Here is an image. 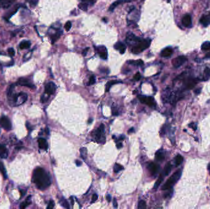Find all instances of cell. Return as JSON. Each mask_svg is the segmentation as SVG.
Instances as JSON below:
<instances>
[{
	"label": "cell",
	"mask_w": 210,
	"mask_h": 209,
	"mask_svg": "<svg viewBox=\"0 0 210 209\" xmlns=\"http://www.w3.org/2000/svg\"><path fill=\"white\" fill-rule=\"evenodd\" d=\"M16 0H0V8L3 9L9 8Z\"/></svg>",
	"instance_id": "obj_13"
},
{
	"label": "cell",
	"mask_w": 210,
	"mask_h": 209,
	"mask_svg": "<svg viewBox=\"0 0 210 209\" xmlns=\"http://www.w3.org/2000/svg\"><path fill=\"white\" fill-rule=\"evenodd\" d=\"M171 169H172V165L170 163H168L165 166V168H164V174L165 176L168 175L170 174V173L171 172Z\"/></svg>",
	"instance_id": "obj_24"
},
{
	"label": "cell",
	"mask_w": 210,
	"mask_h": 209,
	"mask_svg": "<svg viewBox=\"0 0 210 209\" xmlns=\"http://www.w3.org/2000/svg\"><path fill=\"white\" fill-rule=\"evenodd\" d=\"M134 131H135V129H134L133 128H131L129 130H128V133H133Z\"/></svg>",
	"instance_id": "obj_55"
},
{
	"label": "cell",
	"mask_w": 210,
	"mask_h": 209,
	"mask_svg": "<svg viewBox=\"0 0 210 209\" xmlns=\"http://www.w3.org/2000/svg\"><path fill=\"white\" fill-rule=\"evenodd\" d=\"M155 159L157 161H162L165 159V154L162 150H158L155 153Z\"/></svg>",
	"instance_id": "obj_23"
},
{
	"label": "cell",
	"mask_w": 210,
	"mask_h": 209,
	"mask_svg": "<svg viewBox=\"0 0 210 209\" xmlns=\"http://www.w3.org/2000/svg\"><path fill=\"white\" fill-rule=\"evenodd\" d=\"M27 98H28V95L25 93L21 92L17 94H14L12 100L15 104V106H18L25 102L27 100Z\"/></svg>",
	"instance_id": "obj_4"
},
{
	"label": "cell",
	"mask_w": 210,
	"mask_h": 209,
	"mask_svg": "<svg viewBox=\"0 0 210 209\" xmlns=\"http://www.w3.org/2000/svg\"><path fill=\"white\" fill-rule=\"evenodd\" d=\"M78 7H79V9H81V10L84 11H87L88 9V4L85 2H82L81 3L79 4L78 5Z\"/></svg>",
	"instance_id": "obj_33"
},
{
	"label": "cell",
	"mask_w": 210,
	"mask_h": 209,
	"mask_svg": "<svg viewBox=\"0 0 210 209\" xmlns=\"http://www.w3.org/2000/svg\"><path fill=\"white\" fill-rule=\"evenodd\" d=\"M38 0H28V3H30V4H31V6H36L38 3Z\"/></svg>",
	"instance_id": "obj_44"
},
{
	"label": "cell",
	"mask_w": 210,
	"mask_h": 209,
	"mask_svg": "<svg viewBox=\"0 0 210 209\" xmlns=\"http://www.w3.org/2000/svg\"><path fill=\"white\" fill-rule=\"evenodd\" d=\"M92 120H93L92 118H91V119H89V120H88V123H91L92 122Z\"/></svg>",
	"instance_id": "obj_60"
},
{
	"label": "cell",
	"mask_w": 210,
	"mask_h": 209,
	"mask_svg": "<svg viewBox=\"0 0 210 209\" xmlns=\"http://www.w3.org/2000/svg\"><path fill=\"white\" fill-rule=\"evenodd\" d=\"M182 23L184 27H190L192 25V18L189 14H185L182 19Z\"/></svg>",
	"instance_id": "obj_14"
},
{
	"label": "cell",
	"mask_w": 210,
	"mask_h": 209,
	"mask_svg": "<svg viewBox=\"0 0 210 209\" xmlns=\"http://www.w3.org/2000/svg\"><path fill=\"white\" fill-rule=\"evenodd\" d=\"M119 82H120L116 81H111L108 82H107L106 85V92H108L109 90H110V88H111V87H112V85H114V84H118V83H119Z\"/></svg>",
	"instance_id": "obj_27"
},
{
	"label": "cell",
	"mask_w": 210,
	"mask_h": 209,
	"mask_svg": "<svg viewBox=\"0 0 210 209\" xmlns=\"http://www.w3.org/2000/svg\"><path fill=\"white\" fill-rule=\"evenodd\" d=\"M181 174H182L181 169H179L178 171L175 172L168 178V180L166 181V183L163 185V187H162V190H170L171 188H172L173 186L179 180L180 177H181Z\"/></svg>",
	"instance_id": "obj_3"
},
{
	"label": "cell",
	"mask_w": 210,
	"mask_h": 209,
	"mask_svg": "<svg viewBox=\"0 0 210 209\" xmlns=\"http://www.w3.org/2000/svg\"><path fill=\"white\" fill-rule=\"evenodd\" d=\"M151 40L150 39H141L138 43L131 48V52L134 54H138L142 52L148 48L150 46Z\"/></svg>",
	"instance_id": "obj_2"
},
{
	"label": "cell",
	"mask_w": 210,
	"mask_h": 209,
	"mask_svg": "<svg viewBox=\"0 0 210 209\" xmlns=\"http://www.w3.org/2000/svg\"><path fill=\"white\" fill-rule=\"evenodd\" d=\"M201 48L203 50H210V42H209V41L205 42L201 45Z\"/></svg>",
	"instance_id": "obj_35"
},
{
	"label": "cell",
	"mask_w": 210,
	"mask_h": 209,
	"mask_svg": "<svg viewBox=\"0 0 210 209\" xmlns=\"http://www.w3.org/2000/svg\"><path fill=\"white\" fill-rule=\"evenodd\" d=\"M38 145H39V147L41 149L47 150L48 148V142L46 141V140L45 139L42 138H39L38 140Z\"/></svg>",
	"instance_id": "obj_17"
},
{
	"label": "cell",
	"mask_w": 210,
	"mask_h": 209,
	"mask_svg": "<svg viewBox=\"0 0 210 209\" xmlns=\"http://www.w3.org/2000/svg\"><path fill=\"white\" fill-rule=\"evenodd\" d=\"M70 201H71V205H74V204H75V201H74L73 197H70Z\"/></svg>",
	"instance_id": "obj_53"
},
{
	"label": "cell",
	"mask_w": 210,
	"mask_h": 209,
	"mask_svg": "<svg viewBox=\"0 0 210 209\" xmlns=\"http://www.w3.org/2000/svg\"><path fill=\"white\" fill-rule=\"evenodd\" d=\"M175 165L176 166H179L180 164L182 163V161H183V157L181 155H180V154H178V155L175 157Z\"/></svg>",
	"instance_id": "obj_28"
},
{
	"label": "cell",
	"mask_w": 210,
	"mask_h": 209,
	"mask_svg": "<svg viewBox=\"0 0 210 209\" xmlns=\"http://www.w3.org/2000/svg\"><path fill=\"white\" fill-rule=\"evenodd\" d=\"M8 156V150L5 145L0 144V157L5 159Z\"/></svg>",
	"instance_id": "obj_19"
},
{
	"label": "cell",
	"mask_w": 210,
	"mask_h": 209,
	"mask_svg": "<svg viewBox=\"0 0 210 209\" xmlns=\"http://www.w3.org/2000/svg\"><path fill=\"white\" fill-rule=\"evenodd\" d=\"M84 2H85V1H88V2H94L95 0H82Z\"/></svg>",
	"instance_id": "obj_57"
},
{
	"label": "cell",
	"mask_w": 210,
	"mask_h": 209,
	"mask_svg": "<svg viewBox=\"0 0 210 209\" xmlns=\"http://www.w3.org/2000/svg\"><path fill=\"white\" fill-rule=\"evenodd\" d=\"M125 138V136L121 135V136H120V137H119V140H121V141H122V140H124Z\"/></svg>",
	"instance_id": "obj_56"
},
{
	"label": "cell",
	"mask_w": 210,
	"mask_h": 209,
	"mask_svg": "<svg viewBox=\"0 0 210 209\" xmlns=\"http://www.w3.org/2000/svg\"><path fill=\"white\" fill-rule=\"evenodd\" d=\"M116 147H117V148H118V149H120V148H121L123 147L122 144V143H120V142L118 143V144H117Z\"/></svg>",
	"instance_id": "obj_51"
},
{
	"label": "cell",
	"mask_w": 210,
	"mask_h": 209,
	"mask_svg": "<svg viewBox=\"0 0 210 209\" xmlns=\"http://www.w3.org/2000/svg\"><path fill=\"white\" fill-rule=\"evenodd\" d=\"M97 51L99 54L100 57L103 60H106L108 58V50L105 46L100 45V46L97 47Z\"/></svg>",
	"instance_id": "obj_10"
},
{
	"label": "cell",
	"mask_w": 210,
	"mask_h": 209,
	"mask_svg": "<svg viewBox=\"0 0 210 209\" xmlns=\"http://www.w3.org/2000/svg\"><path fill=\"white\" fill-rule=\"evenodd\" d=\"M140 40H141V39L136 36L135 34L132 33L128 32L127 34L126 42L127 44H129V45H131V44H133V45H135L136 43L139 42Z\"/></svg>",
	"instance_id": "obj_6"
},
{
	"label": "cell",
	"mask_w": 210,
	"mask_h": 209,
	"mask_svg": "<svg viewBox=\"0 0 210 209\" xmlns=\"http://www.w3.org/2000/svg\"><path fill=\"white\" fill-rule=\"evenodd\" d=\"M140 79H141V74H140V73L138 72H137L136 74L135 75V76H134V79H135L136 81H139Z\"/></svg>",
	"instance_id": "obj_43"
},
{
	"label": "cell",
	"mask_w": 210,
	"mask_h": 209,
	"mask_svg": "<svg viewBox=\"0 0 210 209\" xmlns=\"http://www.w3.org/2000/svg\"><path fill=\"white\" fill-rule=\"evenodd\" d=\"M113 206L114 208H118V202H117V200L115 199H114L113 200Z\"/></svg>",
	"instance_id": "obj_49"
},
{
	"label": "cell",
	"mask_w": 210,
	"mask_h": 209,
	"mask_svg": "<svg viewBox=\"0 0 210 209\" xmlns=\"http://www.w3.org/2000/svg\"><path fill=\"white\" fill-rule=\"evenodd\" d=\"M8 52L11 56H14L15 55V50L13 48H10L8 49Z\"/></svg>",
	"instance_id": "obj_45"
},
{
	"label": "cell",
	"mask_w": 210,
	"mask_h": 209,
	"mask_svg": "<svg viewBox=\"0 0 210 209\" xmlns=\"http://www.w3.org/2000/svg\"><path fill=\"white\" fill-rule=\"evenodd\" d=\"M33 180L37 188L41 190H45L51 184L49 175L45 170L41 167H37L34 171Z\"/></svg>",
	"instance_id": "obj_1"
},
{
	"label": "cell",
	"mask_w": 210,
	"mask_h": 209,
	"mask_svg": "<svg viewBox=\"0 0 210 209\" xmlns=\"http://www.w3.org/2000/svg\"><path fill=\"white\" fill-rule=\"evenodd\" d=\"M54 206H55V203H54V202L52 200H51V201H49V204H48V207H47V208L52 209L54 207Z\"/></svg>",
	"instance_id": "obj_42"
},
{
	"label": "cell",
	"mask_w": 210,
	"mask_h": 209,
	"mask_svg": "<svg viewBox=\"0 0 210 209\" xmlns=\"http://www.w3.org/2000/svg\"><path fill=\"white\" fill-rule=\"evenodd\" d=\"M31 204V202H29L28 201V198H27V201H25V202H22V204H21V205H20V208H22V209H24V208H26V207H27V206L28 205H29L30 204Z\"/></svg>",
	"instance_id": "obj_38"
},
{
	"label": "cell",
	"mask_w": 210,
	"mask_h": 209,
	"mask_svg": "<svg viewBox=\"0 0 210 209\" xmlns=\"http://www.w3.org/2000/svg\"><path fill=\"white\" fill-rule=\"evenodd\" d=\"M123 169H124V167H123L122 165H121V164H118V163L115 164V165H114V172L118 173L119 171H122Z\"/></svg>",
	"instance_id": "obj_34"
},
{
	"label": "cell",
	"mask_w": 210,
	"mask_h": 209,
	"mask_svg": "<svg viewBox=\"0 0 210 209\" xmlns=\"http://www.w3.org/2000/svg\"><path fill=\"white\" fill-rule=\"evenodd\" d=\"M163 180H164V175H163V174H161V175H160V177H158L157 180L156 181V182H155V185H154V188L155 189V190L157 189L158 188V187L160 186V185L162 184Z\"/></svg>",
	"instance_id": "obj_30"
},
{
	"label": "cell",
	"mask_w": 210,
	"mask_h": 209,
	"mask_svg": "<svg viewBox=\"0 0 210 209\" xmlns=\"http://www.w3.org/2000/svg\"><path fill=\"white\" fill-rule=\"evenodd\" d=\"M55 91H56V85L54 82H51L46 84L45 87V93L47 94H48L49 96L52 95L55 93Z\"/></svg>",
	"instance_id": "obj_9"
},
{
	"label": "cell",
	"mask_w": 210,
	"mask_h": 209,
	"mask_svg": "<svg viewBox=\"0 0 210 209\" xmlns=\"http://www.w3.org/2000/svg\"><path fill=\"white\" fill-rule=\"evenodd\" d=\"M160 167L158 166V164H155L154 163H149L148 165V169L151 172V173L153 175H155L158 172V170H159Z\"/></svg>",
	"instance_id": "obj_15"
},
{
	"label": "cell",
	"mask_w": 210,
	"mask_h": 209,
	"mask_svg": "<svg viewBox=\"0 0 210 209\" xmlns=\"http://www.w3.org/2000/svg\"><path fill=\"white\" fill-rule=\"evenodd\" d=\"M0 172L2 173L3 175L5 176V177H6V169L5 166H4V164L1 162H0Z\"/></svg>",
	"instance_id": "obj_36"
},
{
	"label": "cell",
	"mask_w": 210,
	"mask_h": 209,
	"mask_svg": "<svg viewBox=\"0 0 210 209\" xmlns=\"http://www.w3.org/2000/svg\"><path fill=\"white\" fill-rule=\"evenodd\" d=\"M187 58L184 56H179L173 60L172 64L175 68H178L182 66L187 61Z\"/></svg>",
	"instance_id": "obj_8"
},
{
	"label": "cell",
	"mask_w": 210,
	"mask_h": 209,
	"mask_svg": "<svg viewBox=\"0 0 210 209\" xmlns=\"http://www.w3.org/2000/svg\"><path fill=\"white\" fill-rule=\"evenodd\" d=\"M206 58H210V52L208 53V54H207L205 56Z\"/></svg>",
	"instance_id": "obj_58"
},
{
	"label": "cell",
	"mask_w": 210,
	"mask_h": 209,
	"mask_svg": "<svg viewBox=\"0 0 210 209\" xmlns=\"http://www.w3.org/2000/svg\"><path fill=\"white\" fill-rule=\"evenodd\" d=\"M64 28H65L66 31H69V30L71 29V21H67V22L65 23Z\"/></svg>",
	"instance_id": "obj_40"
},
{
	"label": "cell",
	"mask_w": 210,
	"mask_h": 209,
	"mask_svg": "<svg viewBox=\"0 0 210 209\" xmlns=\"http://www.w3.org/2000/svg\"><path fill=\"white\" fill-rule=\"evenodd\" d=\"M200 22L204 27H207L209 24H210L209 18H208L207 15H203V16L201 17L200 19Z\"/></svg>",
	"instance_id": "obj_21"
},
{
	"label": "cell",
	"mask_w": 210,
	"mask_h": 209,
	"mask_svg": "<svg viewBox=\"0 0 210 209\" xmlns=\"http://www.w3.org/2000/svg\"><path fill=\"white\" fill-rule=\"evenodd\" d=\"M76 164L77 166H80L82 164V162H81V161H79V160H77L76 161Z\"/></svg>",
	"instance_id": "obj_50"
},
{
	"label": "cell",
	"mask_w": 210,
	"mask_h": 209,
	"mask_svg": "<svg viewBox=\"0 0 210 209\" xmlns=\"http://www.w3.org/2000/svg\"><path fill=\"white\" fill-rule=\"evenodd\" d=\"M197 84L196 80L195 79H190L187 82L186 87L188 89H192L195 87V85Z\"/></svg>",
	"instance_id": "obj_25"
},
{
	"label": "cell",
	"mask_w": 210,
	"mask_h": 209,
	"mask_svg": "<svg viewBox=\"0 0 210 209\" xmlns=\"http://www.w3.org/2000/svg\"><path fill=\"white\" fill-rule=\"evenodd\" d=\"M173 54V48L171 47H167L164 48L163 50L161 51V56L163 57H169L172 55Z\"/></svg>",
	"instance_id": "obj_20"
},
{
	"label": "cell",
	"mask_w": 210,
	"mask_h": 209,
	"mask_svg": "<svg viewBox=\"0 0 210 209\" xmlns=\"http://www.w3.org/2000/svg\"><path fill=\"white\" fill-rule=\"evenodd\" d=\"M106 199H107V201H108V202H110V201H111V196H110V194H108V195L106 196Z\"/></svg>",
	"instance_id": "obj_52"
},
{
	"label": "cell",
	"mask_w": 210,
	"mask_h": 209,
	"mask_svg": "<svg viewBox=\"0 0 210 209\" xmlns=\"http://www.w3.org/2000/svg\"><path fill=\"white\" fill-rule=\"evenodd\" d=\"M80 153H81V158L84 160H85L87 158V150L85 147H82L80 148Z\"/></svg>",
	"instance_id": "obj_26"
},
{
	"label": "cell",
	"mask_w": 210,
	"mask_h": 209,
	"mask_svg": "<svg viewBox=\"0 0 210 209\" xmlns=\"http://www.w3.org/2000/svg\"><path fill=\"white\" fill-rule=\"evenodd\" d=\"M61 33H62V32H61V31H58V32H57L55 34H53L52 36H51V39H52V44H54V43L55 42V41H56L60 37Z\"/></svg>",
	"instance_id": "obj_31"
},
{
	"label": "cell",
	"mask_w": 210,
	"mask_h": 209,
	"mask_svg": "<svg viewBox=\"0 0 210 209\" xmlns=\"http://www.w3.org/2000/svg\"><path fill=\"white\" fill-rule=\"evenodd\" d=\"M104 133H105V126H104L103 124H101L99 128L97 129L95 132L94 137H95V139L97 140V141H99L100 139H101V137L103 136Z\"/></svg>",
	"instance_id": "obj_11"
},
{
	"label": "cell",
	"mask_w": 210,
	"mask_h": 209,
	"mask_svg": "<svg viewBox=\"0 0 210 209\" xmlns=\"http://www.w3.org/2000/svg\"><path fill=\"white\" fill-rule=\"evenodd\" d=\"M189 127L190 128H192L194 130V131H196L197 130V126H196V124H195L194 123H192L191 124H189Z\"/></svg>",
	"instance_id": "obj_47"
},
{
	"label": "cell",
	"mask_w": 210,
	"mask_h": 209,
	"mask_svg": "<svg viewBox=\"0 0 210 209\" xmlns=\"http://www.w3.org/2000/svg\"><path fill=\"white\" fill-rule=\"evenodd\" d=\"M138 98L139 99V101H141V102L148 106L149 107H154L156 106V103H155V99H154L153 97L139 95L138 96Z\"/></svg>",
	"instance_id": "obj_5"
},
{
	"label": "cell",
	"mask_w": 210,
	"mask_h": 209,
	"mask_svg": "<svg viewBox=\"0 0 210 209\" xmlns=\"http://www.w3.org/2000/svg\"><path fill=\"white\" fill-rule=\"evenodd\" d=\"M200 91H201V89H200V88H198V89H197V90H195V94H200Z\"/></svg>",
	"instance_id": "obj_54"
},
{
	"label": "cell",
	"mask_w": 210,
	"mask_h": 209,
	"mask_svg": "<svg viewBox=\"0 0 210 209\" xmlns=\"http://www.w3.org/2000/svg\"><path fill=\"white\" fill-rule=\"evenodd\" d=\"M207 16H208V18H209V22H210V12L208 13V14H207Z\"/></svg>",
	"instance_id": "obj_59"
},
{
	"label": "cell",
	"mask_w": 210,
	"mask_h": 209,
	"mask_svg": "<svg viewBox=\"0 0 210 209\" xmlns=\"http://www.w3.org/2000/svg\"><path fill=\"white\" fill-rule=\"evenodd\" d=\"M0 125L2 128L7 131H9L12 128V124H11V121L8 117L5 116H3L0 118Z\"/></svg>",
	"instance_id": "obj_7"
},
{
	"label": "cell",
	"mask_w": 210,
	"mask_h": 209,
	"mask_svg": "<svg viewBox=\"0 0 210 209\" xmlns=\"http://www.w3.org/2000/svg\"><path fill=\"white\" fill-rule=\"evenodd\" d=\"M31 42L28 41H24L21 42L19 44V47L20 49H27L30 47Z\"/></svg>",
	"instance_id": "obj_22"
},
{
	"label": "cell",
	"mask_w": 210,
	"mask_h": 209,
	"mask_svg": "<svg viewBox=\"0 0 210 209\" xmlns=\"http://www.w3.org/2000/svg\"><path fill=\"white\" fill-rule=\"evenodd\" d=\"M114 48L118 50L121 54H124L126 50V45L122 42H118L114 45Z\"/></svg>",
	"instance_id": "obj_16"
},
{
	"label": "cell",
	"mask_w": 210,
	"mask_h": 209,
	"mask_svg": "<svg viewBox=\"0 0 210 209\" xmlns=\"http://www.w3.org/2000/svg\"><path fill=\"white\" fill-rule=\"evenodd\" d=\"M88 50H89V48H88V47H87V48H85V49H84L83 50V51H82V55L84 56V57H85V56L87 55V54Z\"/></svg>",
	"instance_id": "obj_48"
},
{
	"label": "cell",
	"mask_w": 210,
	"mask_h": 209,
	"mask_svg": "<svg viewBox=\"0 0 210 209\" xmlns=\"http://www.w3.org/2000/svg\"><path fill=\"white\" fill-rule=\"evenodd\" d=\"M167 1H168V3H169V2H170V1H171V0H167Z\"/></svg>",
	"instance_id": "obj_62"
},
{
	"label": "cell",
	"mask_w": 210,
	"mask_h": 209,
	"mask_svg": "<svg viewBox=\"0 0 210 209\" xmlns=\"http://www.w3.org/2000/svg\"><path fill=\"white\" fill-rule=\"evenodd\" d=\"M205 79L208 80L210 77V68H206L205 69Z\"/></svg>",
	"instance_id": "obj_39"
},
{
	"label": "cell",
	"mask_w": 210,
	"mask_h": 209,
	"mask_svg": "<svg viewBox=\"0 0 210 209\" xmlns=\"http://www.w3.org/2000/svg\"><path fill=\"white\" fill-rule=\"evenodd\" d=\"M208 170L210 171V164H209V166H208Z\"/></svg>",
	"instance_id": "obj_61"
},
{
	"label": "cell",
	"mask_w": 210,
	"mask_h": 209,
	"mask_svg": "<svg viewBox=\"0 0 210 209\" xmlns=\"http://www.w3.org/2000/svg\"><path fill=\"white\" fill-rule=\"evenodd\" d=\"M97 199H98V195H97V194H93L92 198V203L94 202H95Z\"/></svg>",
	"instance_id": "obj_46"
},
{
	"label": "cell",
	"mask_w": 210,
	"mask_h": 209,
	"mask_svg": "<svg viewBox=\"0 0 210 209\" xmlns=\"http://www.w3.org/2000/svg\"><path fill=\"white\" fill-rule=\"evenodd\" d=\"M128 63L130 64H133V65H135V66H142V65H143L144 63L141 60H137V61L131 60V61H128Z\"/></svg>",
	"instance_id": "obj_32"
},
{
	"label": "cell",
	"mask_w": 210,
	"mask_h": 209,
	"mask_svg": "<svg viewBox=\"0 0 210 209\" xmlns=\"http://www.w3.org/2000/svg\"><path fill=\"white\" fill-rule=\"evenodd\" d=\"M95 82H96V79H95V77L94 76V75H92V76L90 77L88 85H94V84L95 83Z\"/></svg>",
	"instance_id": "obj_41"
},
{
	"label": "cell",
	"mask_w": 210,
	"mask_h": 209,
	"mask_svg": "<svg viewBox=\"0 0 210 209\" xmlns=\"http://www.w3.org/2000/svg\"><path fill=\"white\" fill-rule=\"evenodd\" d=\"M60 205L62 206L63 208L67 209H69L70 208L69 204H68V201H67L65 199L61 198L60 201Z\"/></svg>",
	"instance_id": "obj_29"
},
{
	"label": "cell",
	"mask_w": 210,
	"mask_h": 209,
	"mask_svg": "<svg viewBox=\"0 0 210 209\" xmlns=\"http://www.w3.org/2000/svg\"><path fill=\"white\" fill-rule=\"evenodd\" d=\"M131 0H118V1H115L110 6L109 8V11H111V12H112L114 11V9L116 8L119 4H122V3H129L130 2Z\"/></svg>",
	"instance_id": "obj_18"
},
{
	"label": "cell",
	"mask_w": 210,
	"mask_h": 209,
	"mask_svg": "<svg viewBox=\"0 0 210 209\" xmlns=\"http://www.w3.org/2000/svg\"><path fill=\"white\" fill-rule=\"evenodd\" d=\"M17 83L18 85H20L21 86H24V87H28V88H34L35 87V86L34 84H33L32 83H31L28 79H25V78L19 79Z\"/></svg>",
	"instance_id": "obj_12"
},
{
	"label": "cell",
	"mask_w": 210,
	"mask_h": 209,
	"mask_svg": "<svg viewBox=\"0 0 210 209\" xmlns=\"http://www.w3.org/2000/svg\"><path fill=\"white\" fill-rule=\"evenodd\" d=\"M138 208L139 209H145L146 208V204L145 201H140L138 204Z\"/></svg>",
	"instance_id": "obj_37"
}]
</instances>
